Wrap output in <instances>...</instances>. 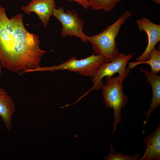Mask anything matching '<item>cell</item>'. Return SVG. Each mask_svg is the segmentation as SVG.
Wrapping results in <instances>:
<instances>
[{"label":"cell","instance_id":"14","mask_svg":"<svg viewBox=\"0 0 160 160\" xmlns=\"http://www.w3.org/2000/svg\"><path fill=\"white\" fill-rule=\"evenodd\" d=\"M140 156V153L131 155L129 154L124 155L122 153H117L113 149L111 143L108 156H105L104 159L106 160H138Z\"/></svg>","mask_w":160,"mask_h":160},{"label":"cell","instance_id":"1","mask_svg":"<svg viewBox=\"0 0 160 160\" xmlns=\"http://www.w3.org/2000/svg\"><path fill=\"white\" fill-rule=\"evenodd\" d=\"M23 17L19 14L9 18L0 5V76L2 67L17 73L37 67L47 52L40 48L39 37L26 29Z\"/></svg>","mask_w":160,"mask_h":160},{"label":"cell","instance_id":"6","mask_svg":"<svg viewBox=\"0 0 160 160\" xmlns=\"http://www.w3.org/2000/svg\"><path fill=\"white\" fill-rule=\"evenodd\" d=\"M52 15L62 25L61 33L62 37L74 36L80 39L83 41L88 43L87 36L83 31L84 23L74 10H68L65 12L63 7L60 6L58 9H54Z\"/></svg>","mask_w":160,"mask_h":160},{"label":"cell","instance_id":"13","mask_svg":"<svg viewBox=\"0 0 160 160\" xmlns=\"http://www.w3.org/2000/svg\"><path fill=\"white\" fill-rule=\"evenodd\" d=\"M122 0H89L90 6L93 10L103 9L110 12L115 7L116 4Z\"/></svg>","mask_w":160,"mask_h":160},{"label":"cell","instance_id":"11","mask_svg":"<svg viewBox=\"0 0 160 160\" xmlns=\"http://www.w3.org/2000/svg\"><path fill=\"white\" fill-rule=\"evenodd\" d=\"M15 110V105L12 98L4 89L0 88V116L7 129L12 128V117Z\"/></svg>","mask_w":160,"mask_h":160},{"label":"cell","instance_id":"4","mask_svg":"<svg viewBox=\"0 0 160 160\" xmlns=\"http://www.w3.org/2000/svg\"><path fill=\"white\" fill-rule=\"evenodd\" d=\"M104 63L102 57L95 54L85 58L77 60L75 56L70 58L67 61L58 65L50 66L40 67L33 69H27L23 71V73L36 71H55L67 70L70 72H76L84 76L93 78L97 71Z\"/></svg>","mask_w":160,"mask_h":160},{"label":"cell","instance_id":"3","mask_svg":"<svg viewBox=\"0 0 160 160\" xmlns=\"http://www.w3.org/2000/svg\"><path fill=\"white\" fill-rule=\"evenodd\" d=\"M106 81L101 87L103 100L107 108L113 109L114 113L112 135L116 130L119 123L121 122V109L128 102V97L123 93L124 80L118 76H107Z\"/></svg>","mask_w":160,"mask_h":160},{"label":"cell","instance_id":"5","mask_svg":"<svg viewBox=\"0 0 160 160\" xmlns=\"http://www.w3.org/2000/svg\"><path fill=\"white\" fill-rule=\"evenodd\" d=\"M134 54L132 53L126 55L119 52L113 61L103 63L97 70L94 77L92 78L91 80L94 84L88 92L101 89L103 84V79L105 77L112 76L118 73L119 76L124 81L130 72V69L126 68V65Z\"/></svg>","mask_w":160,"mask_h":160},{"label":"cell","instance_id":"2","mask_svg":"<svg viewBox=\"0 0 160 160\" xmlns=\"http://www.w3.org/2000/svg\"><path fill=\"white\" fill-rule=\"evenodd\" d=\"M132 15L131 11H126L116 21L102 32L92 36H87V41L91 44L94 54L101 55L104 63L113 61L118 55L119 52L115 39L121 25Z\"/></svg>","mask_w":160,"mask_h":160},{"label":"cell","instance_id":"12","mask_svg":"<svg viewBox=\"0 0 160 160\" xmlns=\"http://www.w3.org/2000/svg\"><path fill=\"white\" fill-rule=\"evenodd\" d=\"M147 64L151 67V71L153 73L157 74L160 71V51L155 47L151 51L150 58L148 60L142 62H129L127 68L132 69L139 64Z\"/></svg>","mask_w":160,"mask_h":160},{"label":"cell","instance_id":"8","mask_svg":"<svg viewBox=\"0 0 160 160\" xmlns=\"http://www.w3.org/2000/svg\"><path fill=\"white\" fill-rule=\"evenodd\" d=\"M55 7L54 0H31L27 6H22L21 9L28 15L32 12L36 13L46 28Z\"/></svg>","mask_w":160,"mask_h":160},{"label":"cell","instance_id":"16","mask_svg":"<svg viewBox=\"0 0 160 160\" xmlns=\"http://www.w3.org/2000/svg\"><path fill=\"white\" fill-rule=\"evenodd\" d=\"M156 4H160V0H152Z\"/></svg>","mask_w":160,"mask_h":160},{"label":"cell","instance_id":"15","mask_svg":"<svg viewBox=\"0 0 160 160\" xmlns=\"http://www.w3.org/2000/svg\"><path fill=\"white\" fill-rule=\"evenodd\" d=\"M69 1H75L81 5L84 8L88 9L90 6L89 1L88 0H66Z\"/></svg>","mask_w":160,"mask_h":160},{"label":"cell","instance_id":"9","mask_svg":"<svg viewBox=\"0 0 160 160\" xmlns=\"http://www.w3.org/2000/svg\"><path fill=\"white\" fill-rule=\"evenodd\" d=\"M140 70L147 78V81L151 85L152 92V101L149 108L143 113L146 117L143 122L144 128L149 121L151 115L160 104V76L143 68H140Z\"/></svg>","mask_w":160,"mask_h":160},{"label":"cell","instance_id":"10","mask_svg":"<svg viewBox=\"0 0 160 160\" xmlns=\"http://www.w3.org/2000/svg\"><path fill=\"white\" fill-rule=\"evenodd\" d=\"M146 149L140 160H160V124L156 130L144 140Z\"/></svg>","mask_w":160,"mask_h":160},{"label":"cell","instance_id":"7","mask_svg":"<svg viewBox=\"0 0 160 160\" xmlns=\"http://www.w3.org/2000/svg\"><path fill=\"white\" fill-rule=\"evenodd\" d=\"M136 21L139 31H144L148 37V44L145 49L136 59V62H141L149 59L151 51L160 41V25L154 23L145 17L138 19Z\"/></svg>","mask_w":160,"mask_h":160}]
</instances>
